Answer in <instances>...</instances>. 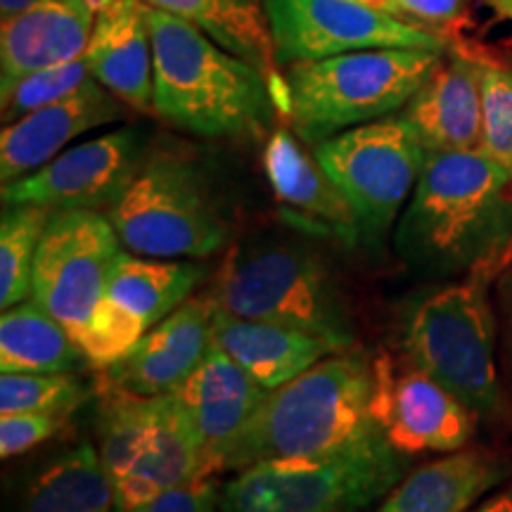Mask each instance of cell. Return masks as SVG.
<instances>
[{
	"instance_id": "1",
	"label": "cell",
	"mask_w": 512,
	"mask_h": 512,
	"mask_svg": "<svg viewBox=\"0 0 512 512\" xmlns=\"http://www.w3.org/2000/svg\"><path fill=\"white\" fill-rule=\"evenodd\" d=\"M392 361L363 349L325 356L273 389L230 448L223 472L285 458H320L389 444L382 430Z\"/></svg>"
},
{
	"instance_id": "2",
	"label": "cell",
	"mask_w": 512,
	"mask_h": 512,
	"mask_svg": "<svg viewBox=\"0 0 512 512\" xmlns=\"http://www.w3.org/2000/svg\"><path fill=\"white\" fill-rule=\"evenodd\" d=\"M394 249L434 280L498 275L512 259V176L479 150L427 155Z\"/></svg>"
},
{
	"instance_id": "3",
	"label": "cell",
	"mask_w": 512,
	"mask_h": 512,
	"mask_svg": "<svg viewBox=\"0 0 512 512\" xmlns=\"http://www.w3.org/2000/svg\"><path fill=\"white\" fill-rule=\"evenodd\" d=\"M155 55V114L200 138H261L278 110L268 76L195 24L147 5Z\"/></svg>"
},
{
	"instance_id": "4",
	"label": "cell",
	"mask_w": 512,
	"mask_h": 512,
	"mask_svg": "<svg viewBox=\"0 0 512 512\" xmlns=\"http://www.w3.org/2000/svg\"><path fill=\"white\" fill-rule=\"evenodd\" d=\"M496 278L477 271L451 280L418 299L403 323L408 363L444 384L479 422H498L505 413L491 290Z\"/></svg>"
},
{
	"instance_id": "5",
	"label": "cell",
	"mask_w": 512,
	"mask_h": 512,
	"mask_svg": "<svg viewBox=\"0 0 512 512\" xmlns=\"http://www.w3.org/2000/svg\"><path fill=\"white\" fill-rule=\"evenodd\" d=\"M441 50L375 48L287 67L278 110L302 143L392 117L441 62Z\"/></svg>"
},
{
	"instance_id": "6",
	"label": "cell",
	"mask_w": 512,
	"mask_h": 512,
	"mask_svg": "<svg viewBox=\"0 0 512 512\" xmlns=\"http://www.w3.org/2000/svg\"><path fill=\"white\" fill-rule=\"evenodd\" d=\"M238 318L264 320L351 349L356 328L342 292L316 254L285 242L233 249L209 292Z\"/></svg>"
},
{
	"instance_id": "7",
	"label": "cell",
	"mask_w": 512,
	"mask_h": 512,
	"mask_svg": "<svg viewBox=\"0 0 512 512\" xmlns=\"http://www.w3.org/2000/svg\"><path fill=\"white\" fill-rule=\"evenodd\" d=\"M406 477L392 444L320 458L266 460L221 486V512H361Z\"/></svg>"
},
{
	"instance_id": "8",
	"label": "cell",
	"mask_w": 512,
	"mask_h": 512,
	"mask_svg": "<svg viewBox=\"0 0 512 512\" xmlns=\"http://www.w3.org/2000/svg\"><path fill=\"white\" fill-rule=\"evenodd\" d=\"M107 219L126 252L150 259H207L228 242L197 166L171 152L147 155Z\"/></svg>"
},
{
	"instance_id": "9",
	"label": "cell",
	"mask_w": 512,
	"mask_h": 512,
	"mask_svg": "<svg viewBox=\"0 0 512 512\" xmlns=\"http://www.w3.org/2000/svg\"><path fill=\"white\" fill-rule=\"evenodd\" d=\"M313 155L351 202L366 242H380L403 214L427 159L401 114L337 133Z\"/></svg>"
},
{
	"instance_id": "10",
	"label": "cell",
	"mask_w": 512,
	"mask_h": 512,
	"mask_svg": "<svg viewBox=\"0 0 512 512\" xmlns=\"http://www.w3.org/2000/svg\"><path fill=\"white\" fill-rule=\"evenodd\" d=\"M121 252L124 247L107 214L55 211L38 245L31 299L76 337L105 299Z\"/></svg>"
},
{
	"instance_id": "11",
	"label": "cell",
	"mask_w": 512,
	"mask_h": 512,
	"mask_svg": "<svg viewBox=\"0 0 512 512\" xmlns=\"http://www.w3.org/2000/svg\"><path fill=\"white\" fill-rule=\"evenodd\" d=\"M264 12L283 67L375 48L448 50L444 36L363 0H266Z\"/></svg>"
},
{
	"instance_id": "12",
	"label": "cell",
	"mask_w": 512,
	"mask_h": 512,
	"mask_svg": "<svg viewBox=\"0 0 512 512\" xmlns=\"http://www.w3.org/2000/svg\"><path fill=\"white\" fill-rule=\"evenodd\" d=\"M147 159L145 133L136 126L102 133L67 147L53 162L3 185V204H34L50 211H107L124 195Z\"/></svg>"
},
{
	"instance_id": "13",
	"label": "cell",
	"mask_w": 512,
	"mask_h": 512,
	"mask_svg": "<svg viewBox=\"0 0 512 512\" xmlns=\"http://www.w3.org/2000/svg\"><path fill=\"white\" fill-rule=\"evenodd\" d=\"M264 174L283 221L316 238L356 247L366 242L354 207L337 183L304 150L297 133L275 128L264 147Z\"/></svg>"
},
{
	"instance_id": "14",
	"label": "cell",
	"mask_w": 512,
	"mask_h": 512,
	"mask_svg": "<svg viewBox=\"0 0 512 512\" xmlns=\"http://www.w3.org/2000/svg\"><path fill=\"white\" fill-rule=\"evenodd\" d=\"M216 306L211 294L190 297L145 332L119 363L105 368L98 384L140 396L176 392L214 344Z\"/></svg>"
},
{
	"instance_id": "15",
	"label": "cell",
	"mask_w": 512,
	"mask_h": 512,
	"mask_svg": "<svg viewBox=\"0 0 512 512\" xmlns=\"http://www.w3.org/2000/svg\"><path fill=\"white\" fill-rule=\"evenodd\" d=\"M171 394L195 432L209 475H216L268 392L214 342L200 366Z\"/></svg>"
},
{
	"instance_id": "16",
	"label": "cell",
	"mask_w": 512,
	"mask_h": 512,
	"mask_svg": "<svg viewBox=\"0 0 512 512\" xmlns=\"http://www.w3.org/2000/svg\"><path fill=\"white\" fill-rule=\"evenodd\" d=\"M477 422V415L434 377L413 363L403 370L392 363L384 387L382 430L403 456L460 451L475 439Z\"/></svg>"
},
{
	"instance_id": "17",
	"label": "cell",
	"mask_w": 512,
	"mask_h": 512,
	"mask_svg": "<svg viewBox=\"0 0 512 512\" xmlns=\"http://www.w3.org/2000/svg\"><path fill=\"white\" fill-rule=\"evenodd\" d=\"M126 105L95 79L79 91L5 124L0 133V181L12 183L53 162L76 138L124 117Z\"/></svg>"
},
{
	"instance_id": "18",
	"label": "cell",
	"mask_w": 512,
	"mask_h": 512,
	"mask_svg": "<svg viewBox=\"0 0 512 512\" xmlns=\"http://www.w3.org/2000/svg\"><path fill=\"white\" fill-rule=\"evenodd\" d=\"M401 117L411 124L427 155L479 150L482 91L475 55L446 50L434 72L406 102Z\"/></svg>"
},
{
	"instance_id": "19",
	"label": "cell",
	"mask_w": 512,
	"mask_h": 512,
	"mask_svg": "<svg viewBox=\"0 0 512 512\" xmlns=\"http://www.w3.org/2000/svg\"><path fill=\"white\" fill-rule=\"evenodd\" d=\"M510 479L508 453L465 446L406 472L375 512H467Z\"/></svg>"
},
{
	"instance_id": "20",
	"label": "cell",
	"mask_w": 512,
	"mask_h": 512,
	"mask_svg": "<svg viewBox=\"0 0 512 512\" xmlns=\"http://www.w3.org/2000/svg\"><path fill=\"white\" fill-rule=\"evenodd\" d=\"M91 76L138 112H155V55L145 0H112L86 48Z\"/></svg>"
},
{
	"instance_id": "21",
	"label": "cell",
	"mask_w": 512,
	"mask_h": 512,
	"mask_svg": "<svg viewBox=\"0 0 512 512\" xmlns=\"http://www.w3.org/2000/svg\"><path fill=\"white\" fill-rule=\"evenodd\" d=\"M88 0H36L0 29V88L86 55L95 27Z\"/></svg>"
},
{
	"instance_id": "22",
	"label": "cell",
	"mask_w": 512,
	"mask_h": 512,
	"mask_svg": "<svg viewBox=\"0 0 512 512\" xmlns=\"http://www.w3.org/2000/svg\"><path fill=\"white\" fill-rule=\"evenodd\" d=\"M214 342L266 392L292 382L339 351L323 337L264 320L238 318L223 309H216L214 316Z\"/></svg>"
},
{
	"instance_id": "23",
	"label": "cell",
	"mask_w": 512,
	"mask_h": 512,
	"mask_svg": "<svg viewBox=\"0 0 512 512\" xmlns=\"http://www.w3.org/2000/svg\"><path fill=\"white\" fill-rule=\"evenodd\" d=\"M211 477L202 448L174 394H162L152 439L131 472L114 486L117 508L140 510L164 491Z\"/></svg>"
},
{
	"instance_id": "24",
	"label": "cell",
	"mask_w": 512,
	"mask_h": 512,
	"mask_svg": "<svg viewBox=\"0 0 512 512\" xmlns=\"http://www.w3.org/2000/svg\"><path fill=\"white\" fill-rule=\"evenodd\" d=\"M202 278L204 266L195 259H150L124 249L114 261L105 297L136 313L150 330L188 302Z\"/></svg>"
},
{
	"instance_id": "25",
	"label": "cell",
	"mask_w": 512,
	"mask_h": 512,
	"mask_svg": "<svg viewBox=\"0 0 512 512\" xmlns=\"http://www.w3.org/2000/svg\"><path fill=\"white\" fill-rule=\"evenodd\" d=\"M114 505L98 446L79 444L31 477L12 512H112Z\"/></svg>"
},
{
	"instance_id": "26",
	"label": "cell",
	"mask_w": 512,
	"mask_h": 512,
	"mask_svg": "<svg viewBox=\"0 0 512 512\" xmlns=\"http://www.w3.org/2000/svg\"><path fill=\"white\" fill-rule=\"evenodd\" d=\"M88 363L60 320L34 299L0 316V370L3 373H74Z\"/></svg>"
},
{
	"instance_id": "27",
	"label": "cell",
	"mask_w": 512,
	"mask_h": 512,
	"mask_svg": "<svg viewBox=\"0 0 512 512\" xmlns=\"http://www.w3.org/2000/svg\"><path fill=\"white\" fill-rule=\"evenodd\" d=\"M150 8L195 24L219 46L235 53L271 79L275 50L266 12L254 0H145Z\"/></svg>"
},
{
	"instance_id": "28",
	"label": "cell",
	"mask_w": 512,
	"mask_h": 512,
	"mask_svg": "<svg viewBox=\"0 0 512 512\" xmlns=\"http://www.w3.org/2000/svg\"><path fill=\"white\" fill-rule=\"evenodd\" d=\"M98 394V453L107 477L117 486L155 434L162 394L140 396L105 384H98Z\"/></svg>"
},
{
	"instance_id": "29",
	"label": "cell",
	"mask_w": 512,
	"mask_h": 512,
	"mask_svg": "<svg viewBox=\"0 0 512 512\" xmlns=\"http://www.w3.org/2000/svg\"><path fill=\"white\" fill-rule=\"evenodd\" d=\"M55 211L34 204H15L3 209L0 219V306L31 299L38 245Z\"/></svg>"
},
{
	"instance_id": "30",
	"label": "cell",
	"mask_w": 512,
	"mask_h": 512,
	"mask_svg": "<svg viewBox=\"0 0 512 512\" xmlns=\"http://www.w3.org/2000/svg\"><path fill=\"white\" fill-rule=\"evenodd\" d=\"M93 392L72 373H3L0 415L48 413L72 418Z\"/></svg>"
},
{
	"instance_id": "31",
	"label": "cell",
	"mask_w": 512,
	"mask_h": 512,
	"mask_svg": "<svg viewBox=\"0 0 512 512\" xmlns=\"http://www.w3.org/2000/svg\"><path fill=\"white\" fill-rule=\"evenodd\" d=\"M475 60L482 91L479 152L512 176V72L484 57Z\"/></svg>"
},
{
	"instance_id": "32",
	"label": "cell",
	"mask_w": 512,
	"mask_h": 512,
	"mask_svg": "<svg viewBox=\"0 0 512 512\" xmlns=\"http://www.w3.org/2000/svg\"><path fill=\"white\" fill-rule=\"evenodd\" d=\"M88 79H93V76L86 57H76L72 62L53 64V67L22 76L19 81L10 83L8 88H0L3 121L12 124V121L27 117V114L41 110V107L53 105V102L79 91Z\"/></svg>"
},
{
	"instance_id": "33",
	"label": "cell",
	"mask_w": 512,
	"mask_h": 512,
	"mask_svg": "<svg viewBox=\"0 0 512 512\" xmlns=\"http://www.w3.org/2000/svg\"><path fill=\"white\" fill-rule=\"evenodd\" d=\"M145 332L147 325L136 313L105 297L74 342L79 344L88 366L105 370L131 354Z\"/></svg>"
},
{
	"instance_id": "34",
	"label": "cell",
	"mask_w": 512,
	"mask_h": 512,
	"mask_svg": "<svg viewBox=\"0 0 512 512\" xmlns=\"http://www.w3.org/2000/svg\"><path fill=\"white\" fill-rule=\"evenodd\" d=\"M69 425V418L48 413L0 415V456L5 460L29 453L43 441L53 439Z\"/></svg>"
},
{
	"instance_id": "35",
	"label": "cell",
	"mask_w": 512,
	"mask_h": 512,
	"mask_svg": "<svg viewBox=\"0 0 512 512\" xmlns=\"http://www.w3.org/2000/svg\"><path fill=\"white\" fill-rule=\"evenodd\" d=\"M470 0H387L384 10L415 27L441 36V29H451L465 22Z\"/></svg>"
},
{
	"instance_id": "36",
	"label": "cell",
	"mask_w": 512,
	"mask_h": 512,
	"mask_svg": "<svg viewBox=\"0 0 512 512\" xmlns=\"http://www.w3.org/2000/svg\"><path fill=\"white\" fill-rule=\"evenodd\" d=\"M140 512H221L219 491L211 484V477L195 479L164 491L155 501L140 508Z\"/></svg>"
},
{
	"instance_id": "37",
	"label": "cell",
	"mask_w": 512,
	"mask_h": 512,
	"mask_svg": "<svg viewBox=\"0 0 512 512\" xmlns=\"http://www.w3.org/2000/svg\"><path fill=\"white\" fill-rule=\"evenodd\" d=\"M494 309L498 323V354H501L503 375L512 387V259L498 273L494 283Z\"/></svg>"
},
{
	"instance_id": "38",
	"label": "cell",
	"mask_w": 512,
	"mask_h": 512,
	"mask_svg": "<svg viewBox=\"0 0 512 512\" xmlns=\"http://www.w3.org/2000/svg\"><path fill=\"white\" fill-rule=\"evenodd\" d=\"M467 512H512V482L503 484Z\"/></svg>"
},
{
	"instance_id": "39",
	"label": "cell",
	"mask_w": 512,
	"mask_h": 512,
	"mask_svg": "<svg viewBox=\"0 0 512 512\" xmlns=\"http://www.w3.org/2000/svg\"><path fill=\"white\" fill-rule=\"evenodd\" d=\"M34 3L36 0H0V19H3V22H10L12 17L22 15V12L31 8Z\"/></svg>"
},
{
	"instance_id": "40",
	"label": "cell",
	"mask_w": 512,
	"mask_h": 512,
	"mask_svg": "<svg viewBox=\"0 0 512 512\" xmlns=\"http://www.w3.org/2000/svg\"><path fill=\"white\" fill-rule=\"evenodd\" d=\"M486 5L501 19H510L512 22V0H486Z\"/></svg>"
},
{
	"instance_id": "41",
	"label": "cell",
	"mask_w": 512,
	"mask_h": 512,
	"mask_svg": "<svg viewBox=\"0 0 512 512\" xmlns=\"http://www.w3.org/2000/svg\"><path fill=\"white\" fill-rule=\"evenodd\" d=\"M112 512H140V510H128V508H117V505H114V510Z\"/></svg>"
}]
</instances>
